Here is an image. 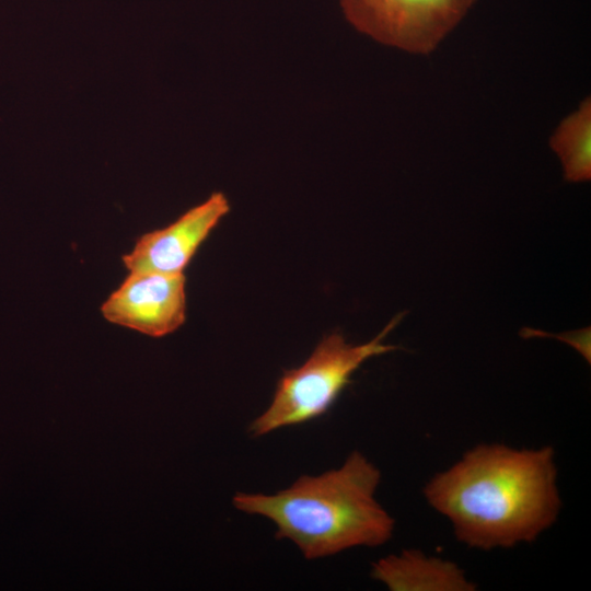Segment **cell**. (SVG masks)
<instances>
[{"mask_svg": "<svg viewBox=\"0 0 591 591\" xmlns=\"http://www.w3.org/2000/svg\"><path fill=\"white\" fill-rule=\"evenodd\" d=\"M428 505L455 538L482 551L532 543L557 521L561 498L552 447L483 443L425 485Z\"/></svg>", "mask_w": 591, "mask_h": 591, "instance_id": "obj_1", "label": "cell"}, {"mask_svg": "<svg viewBox=\"0 0 591 591\" xmlns=\"http://www.w3.org/2000/svg\"><path fill=\"white\" fill-rule=\"evenodd\" d=\"M380 480V470L354 451L338 468L302 475L274 495L240 491L232 503L270 520L277 538L291 541L306 559H318L390 541L395 521L375 498Z\"/></svg>", "mask_w": 591, "mask_h": 591, "instance_id": "obj_2", "label": "cell"}, {"mask_svg": "<svg viewBox=\"0 0 591 591\" xmlns=\"http://www.w3.org/2000/svg\"><path fill=\"white\" fill-rule=\"evenodd\" d=\"M402 316L396 315L373 339L361 345L347 343L339 332L325 336L300 367L282 373L270 405L248 427L252 437L326 414L363 362L397 349L383 340Z\"/></svg>", "mask_w": 591, "mask_h": 591, "instance_id": "obj_3", "label": "cell"}, {"mask_svg": "<svg viewBox=\"0 0 591 591\" xmlns=\"http://www.w3.org/2000/svg\"><path fill=\"white\" fill-rule=\"evenodd\" d=\"M477 0H340L346 21L379 44L416 56L436 51Z\"/></svg>", "mask_w": 591, "mask_h": 591, "instance_id": "obj_4", "label": "cell"}, {"mask_svg": "<svg viewBox=\"0 0 591 591\" xmlns=\"http://www.w3.org/2000/svg\"><path fill=\"white\" fill-rule=\"evenodd\" d=\"M184 274L129 271L101 305L109 323L139 333L162 337L175 332L186 320Z\"/></svg>", "mask_w": 591, "mask_h": 591, "instance_id": "obj_5", "label": "cell"}, {"mask_svg": "<svg viewBox=\"0 0 591 591\" xmlns=\"http://www.w3.org/2000/svg\"><path fill=\"white\" fill-rule=\"evenodd\" d=\"M229 211L227 196L215 192L171 224L140 235L121 260L129 271L183 274L199 246Z\"/></svg>", "mask_w": 591, "mask_h": 591, "instance_id": "obj_6", "label": "cell"}, {"mask_svg": "<svg viewBox=\"0 0 591 591\" xmlns=\"http://www.w3.org/2000/svg\"><path fill=\"white\" fill-rule=\"evenodd\" d=\"M371 576L391 591H474L476 589L475 583L456 563L412 548L374 561Z\"/></svg>", "mask_w": 591, "mask_h": 591, "instance_id": "obj_7", "label": "cell"}, {"mask_svg": "<svg viewBox=\"0 0 591 591\" xmlns=\"http://www.w3.org/2000/svg\"><path fill=\"white\" fill-rule=\"evenodd\" d=\"M549 148L563 166L569 183L591 179V99L586 96L552 132Z\"/></svg>", "mask_w": 591, "mask_h": 591, "instance_id": "obj_8", "label": "cell"}]
</instances>
